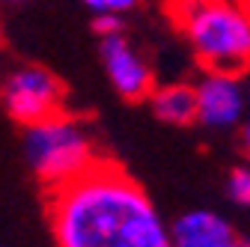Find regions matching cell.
Wrapping results in <instances>:
<instances>
[{"mask_svg": "<svg viewBox=\"0 0 250 247\" xmlns=\"http://www.w3.org/2000/svg\"><path fill=\"white\" fill-rule=\"evenodd\" d=\"M3 3H15L18 6V3H27V0H3Z\"/></svg>", "mask_w": 250, "mask_h": 247, "instance_id": "4fadbf2b", "label": "cell"}, {"mask_svg": "<svg viewBox=\"0 0 250 247\" xmlns=\"http://www.w3.org/2000/svg\"><path fill=\"white\" fill-rule=\"evenodd\" d=\"M62 96L66 92H62V83L57 81V75L33 63L15 66L0 81V104L21 128L57 116L62 110Z\"/></svg>", "mask_w": 250, "mask_h": 247, "instance_id": "277c9868", "label": "cell"}, {"mask_svg": "<svg viewBox=\"0 0 250 247\" xmlns=\"http://www.w3.org/2000/svg\"><path fill=\"white\" fill-rule=\"evenodd\" d=\"M164 3H167V9H170V15H173V12H179V9H185V6L197 3V0H164Z\"/></svg>", "mask_w": 250, "mask_h": 247, "instance_id": "7c38bea8", "label": "cell"}, {"mask_svg": "<svg viewBox=\"0 0 250 247\" xmlns=\"http://www.w3.org/2000/svg\"><path fill=\"white\" fill-rule=\"evenodd\" d=\"M182 36L203 72H247L250 12L238 0H197L173 12Z\"/></svg>", "mask_w": 250, "mask_h": 247, "instance_id": "7a4b0ae2", "label": "cell"}, {"mask_svg": "<svg viewBox=\"0 0 250 247\" xmlns=\"http://www.w3.org/2000/svg\"><path fill=\"white\" fill-rule=\"evenodd\" d=\"M170 247H250L238 226L211 208H191L170 224Z\"/></svg>", "mask_w": 250, "mask_h": 247, "instance_id": "52a82bcc", "label": "cell"}, {"mask_svg": "<svg viewBox=\"0 0 250 247\" xmlns=\"http://www.w3.org/2000/svg\"><path fill=\"white\" fill-rule=\"evenodd\" d=\"M99 54H102L104 75L119 96L125 102H146V96L155 86V72L149 66V60L131 45V39L125 33L102 36Z\"/></svg>", "mask_w": 250, "mask_h": 247, "instance_id": "8992f818", "label": "cell"}, {"mask_svg": "<svg viewBox=\"0 0 250 247\" xmlns=\"http://www.w3.org/2000/svg\"><path fill=\"white\" fill-rule=\"evenodd\" d=\"M238 3H247V0H238Z\"/></svg>", "mask_w": 250, "mask_h": 247, "instance_id": "5bb4252c", "label": "cell"}, {"mask_svg": "<svg viewBox=\"0 0 250 247\" xmlns=\"http://www.w3.org/2000/svg\"><path fill=\"white\" fill-rule=\"evenodd\" d=\"M194 83L197 122L211 131H232L247 116V83L238 72H203Z\"/></svg>", "mask_w": 250, "mask_h": 247, "instance_id": "5b68a950", "label": "cell"}, {"mask_svg": "<svg viewBox=\"0 0 250 247\" xmlns=\"http://www.w3.org/2000/svg\"><path fill=\"white\" fill-rule=\"evenodd\" d=\"M92 30H96V36H113V33H125L122 30V18H113V15H99L92 18Z\"/></svg>", "mask_w": 250, "mask_h": 247, "instance_id": "8fae6325", "label": "cell"}, {"mask_svg": "<svg viewBox=\"0 0 250 247\" xmlns=\"http://www.w3.org/2000/svg\"><path fill=\"white\" fill-rule=\"evenodd\" d=\"M24 158L33 176L48 191H54L60 185L72 182L75 176H81L99 158V152L83 122L60 110L57 116L24 128Z\"/></svg>", "mask_w": 250, "mask_h": 247, "instance_id": "3957f363", "label": "cell"}, {"mask_svg": "<svg viewBox=\"0 0 250 247\" xmlns=\"http://www.w3.org/2000/svg\"><path fill=\"white\" fill-rule=\"evenodd\" d=\"M152 116L161 119L164 125H194L197 122V102H194V83L191 81H167L155 83L152 92L146 96Z\"/></svg>", "mask_w": 250, "mask_h": 247, "instance_id": "ba28073f", "label": "cell"}, {"mask_svg": "<svg viewBox=\"0 0 250 247\" xmlns=\"http://www.w3.org/2000/svg\"><path fill=\"white\" fill-rule=\"evenodd\" d=\"M227 197H229V203H235L241 208L250 206V167L235 164L229 170V176H227Z\"/></svg>", "mask_w": 250, "mask_h": 247, "instance_id": "9c48e42d", "label": "cell"}, {"mask_svg": "<svg viewBox=\"0 0 250 247\" xmlns=\"http://www.w3.org/2000/svg\"><path fill=\"white\" fill-rule=\"evenodd\" d=\"M81 3L92 12V18H99V15H113V18H122L125 12L137 9L140 0H81Z\"/></svg>", "mask_w": 250, "mask_h": 247, "instance_id": "30bf717a", "label": "cell"}, {"mask_svg": "<svg viewBox=\"0 0 250 247\" xmlns=\"http://www.w3.org/2000/svg\"><path fill=\"white\" fill-rule=\"evenodd\" d=\"M57 247H170V224L146 188L110 158L48 191Z\"/></svg>", "mask_w": 250, "mask_h": 247, "instance_id": "6da1fadb", "label": "cell"}]
</instances>
